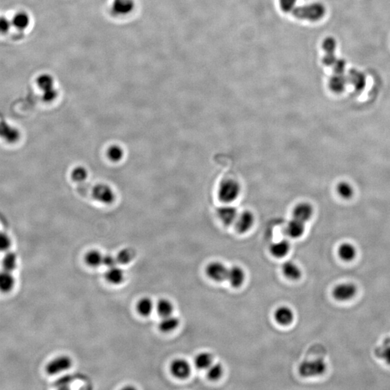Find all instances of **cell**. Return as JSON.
<instances>
[{
    "label": "cell",
    "mask_w": 390,
    "mask_h": 390,
    "mask_svg": "<svg viewBox=\"0 0 390 390\" xmlns=\"http://www.w3.org/2000/svg\"><path fill=\"white\" fill-rule=\"evenodd\" d=\"M313 214V207L308 203H299L293 210V217L305 224L312 218Z\"/></svg>",
    "instance_id": "cell-13"
},
{
    "label": "cell",
    "mask_w": 390,
    "mask_h": 390,
    "mask_svg": "<svg viewBox=\"0 0 390 390\" xmlns=\"http://www.w3.org/2000/svg\"><path fill=\"white\" fill-rule=\"evenodd\" d=\"M297 0H279L280 7L281 9L285 13H290L292 12L296 7Z\"/></svg>",
    "instance_id": "cell-42"
},
{
    "label": "cell",
    "mask_w": 390,
    "mask_h": 390,
    "mask_svg": "<svg viewBox=\"0 0 390 390\" xmlns=\"http://www.w3.org/2000/svg\"><path fill=\"white\" fill-rule=\"evenodd\" d=\"M217 215L219 218L220 219L222 224L226 226H230L231 224L236 222L237 219L238 214L237 210L234 207L231 205H226L219 208L217 210Z\"/></svg>",
    "instance_id": "cell-14"
},
{
    "label": "cell",
    "mask_w": 390,
    "mask_h": 390,
    "mask_svg": "<svg viewBox=\"0 0 390 390\" xmlns=\"http://www.w3.org/2000/svg\"><path fill=\"white\" fill-rule=\"evenodd\" d=\"M274 317L277 323L281 325H288L292 323L294 314L289 307L283 306L276 310Z\"/></svg>",
    "instance_id": "cell-17"
},
{
    "label": "cell",
    "mask_w": 390,
    "mask_h": 390,
    "mask_svg": "<svg viewBox=\"0 0 390 390\" xmlns=\"http://www.w3.org/2000/svg\"><path fill=\"white\" fill-rule=\"evenodd\" d=\"M337 47V40L332 36L326 37L322 42V49L325 53H336Z\"/></svg>",
    "instance_id": "cell-37"
},
{
    "label": "cell",
    "mask_w": 390,
    "mask_h": 390,
    "mask_svg": "<svg viewBox=\"0 0 390 390\" xmlns=\"http://www.w3.org/2000/svg\"><path fill=\"white\" fill-rule=\"evenodd\" d=\"M347 77L348 84L351 85L357 92H361L367 86V79L363 72L352 69L348 72Z\"/></svg>",
    "instance_id": "cell-9"
},
{
    "label": "cell",
    "mask_w": 390,
    "mask_h": 390,
    "mask_svg": "<svg viewBox=\"0 0 390 390\" xmlns=\"http://www.w3.org/2000/svg\"><path fill=\"white\" fill-rule=\"evenodd\" d=\"M117 257V262L120 265H127L134 258V253L130 248H124L119 252Z\"/></svg>",
    "instance_id": "cell-36"
},
{
    "label": "cell",
    "mask_w": 390,
    "mask_h": 390,
    "mask_svg": "<svg viewBox=\"0 0 390 390\" xmlns=\"http://www.w3.org/2000/svg\"><path fill=\"white\" fill-rule=\"evenodd\" d=\"M93 198L103 204H112L115 200V194L111 186L105 184H98L93 188Z\"/></svg>",
    "instance_id": "cell-5"
},
{
    "label": "cell",
    "mask_w": 390,
    "mask_h": 390,
    "mask_svg": "<svg viewBox=\"0 0 390 390\" xmlns=\"http://www.w3.org/2000/svg\"><path fill=\"white\" fill-rule=\"evenodd\" d=\"M227 280L234 288L241 287L245 281L244 271L239 266H233L229 268Z\"/></svg>",
    "instance_id": "cell-15"
},
{
    "label": "cell",
    "mask_w": 390,
    "mask_h": 390,
    "mask_svg": "<svg viewBox=\"0 0 390 390\" xmlns=\"http://www.w3.org/2000/svg\"><path fill=\"white\" fill-rule=\"evenodd\" d=\"M338 58L336 53H324V56L322 58V63L325 66L332 67Z\"/></svg>",
    "instance_id": "cell-45"
},
{
    "label": "cell",
    "mask_w": 390,
    "mask_h": 390,
    "mask_svg": "<svg viewBox=\"0 0 390 390\" xmlns=\"http://www.w3.org/2000/svg\"><path fill=\"white\" fill-rule=\"evenodd\" d=\"M72 360L66 355L57 357L46 364V372L49 375H57L71 368Z\"/></svg>",
    "instance_id": "cell-4"
},
{
    "label": "cell",
    "mask_w": 390,
    "mask_h": 390,
    "mask_svg": "<svg viewBox=\"0 0 390 390\" xmlns=\"http://www.w3.org/2000/svg\"><path fill=\"white\" fill-rule=\"evenodd\" d=\"M3 270L13 272L18 266V257L16 254L8 252L2 260Z\"/></svg>",
    "instance_id": "cell-27"
},
{
    "label": "cell",
    "mask_w": 390,
    "mask_h": 390,
    "mask_svg": "<svg viewBox=\"0 0 390 390\" xmlns=\"http://www.w3.org/2000/svg\"><path fill=\"white\" fill-rule=\"evenodd\" d=\"M236 229L240 233L247 232L252 229L255 222V216L252 212L245 210L238 215L236 220Z\"/></svg>",
    "instance_id": "cell-12"
},
{
    "label": "cell",
    "mask_w": 390,
    "mask_h": 390,
    "mask_svg": "<svg viewBox=\"0 0 390 390\" xmlns=\"http://www.w3.org/2000/svg\"><path fill=\"white\" fill-rule=\"evenodd\" d=\"M58 96V90L54 87L43 91L42 99L46 103L52 102Z\"/></svg>",
    "instance_id": "cell-39"
},
{
    "label": "cell",
    "mask_w": 390,
    "mask_h": 390,
    "mask_svg": "<svg viewBox=\"0 0 390 390\" xmlns=\"http://www.w3.org/2000/svg\"><path fill=\"white\" fill-rule=\"evenodd\" d=\"M241 186L234 179H227L220 184L218 189L219 199L225 203H231L239 198Z\"/></svg>",
    "instance_id": "cell-2"
},
{
    "label": "cell",
    "mask_w": 390,
    "mask_h": 390,
    "mask_svg": "<svg viewBox=\"0 0 390 390\" xmlns=\"http://www.w3.org/2000/svg\"><path fill=\"white\" fill-rule=\"evenodd\" d=\"M348 85V77L345 74L334 73V75L331 76L328 82L329 90L336 94L344 92Z\"/></svg>",
    "instance_id": "cell-11"
},
{
    "label": "cell",
    "mask_w": 390,
    "mask_h": 390,
    "mask_svg": "<svg viewBox=\"0 0 390 390\" xmlns=\"http://www.w3.org/2000/svg\"><path fill=\"white\" fill-rule=\"evenodd\" d=\"M154 309V303L149 298H143L137 303V310L140 315L148 317Z\"/></svg>",
    "instance_id": "cell-30"
},
{
    "label": "cell",
    "mask_w": 390,
    "mask_h": 390,
    "mask_svg": "<svg viewBox=\"0 0 390 390\" xmlns=\"http://www.w3.org/2000/svg\"><path fill=\"white\" fill-rule=\"evenodd\" d=\"M356 248L350 243H343L338 248V255L346 262L352 261L356 257Z\"/></svg>",
    "instance_id": "cell-20"
},
{
    "label": "cell",
    "mask_w": 390,
    "mask_h": 390,
    "mask_svg": "<svg viewBox=\"0 0 390 390\" xmlns=\"http://www.w3.org/2000/svg\"><path fill=\"white\" fill-rule=\"evenodd\" d=\"M357 293V288L351 283H345L338 285L333 289V296L340 301H349Z\"/></svg>",
    "instance_id": "cell-6"
},
{
    "label": "cell",
    "mask_w": 390,
    "mask_h": 390,
    "mask_svg": "<svg viewBox=\"0 0 390 390\" xmlns=\"http://www.w3.org/2000/svg\"><path fill=\"white\" fill-rule=\"evenodd\" d=\"M88 265L92 267H97L103 265V255L98 250H91L85 257Z\"/></svg>",
    "instance_id": "cell-29"
},
{
    "label": "cell",
    "mask_w": 390,
    "mask_h": 390,
    "mask_svg": "<svg viewBox=\"0 0 390 390\" xmlns=\"http://www.w3.org/2000/svg\"><path fill=\"white\" fill-rule=\"evenodd\" d=\"M284 275L288 279L298 280L301 277V271L299 267L293 262L287 261L285 262L282 267Z\"/></svg>",
    "instance_id": "cell-22"
},
{
    "label": "cell",
    "mask_w": 390,
    "mask_h": 390,
    "mask_svg": "<svg viewBox=\"0 0 390 390\" xmlns=\"http://www.w3.org/2000/svg\"><path fill=\"white\" fill-rule=\"evenodd\" d=\"M376 354L390 365V338H386L376 350Z\"/></svg>",
    "instance_id": "cell-32"
},
{
    "label": "cell",
    "mask_w": 390,
    "mask_h": 390,
    "mask_svg": "<svg viewBox=\"0 0 390 390\" xmlns=\"http://www.w3.org/2000/svg\"><path fill=\"white\" fill-rule=\"evenodd\" d=\"M347 62L344 59L338 58L332 68L334 73L345 74L346 73Z\"/></svg>",
    "instance_id": "cell-40"
},
{
    "label": "cell",
    "mask_w": 390,
    "mask_h": 390,
    "mask_svg": "<svg viewBox=\"0 0 390 390\" xmlns=\"http://www.w3.org/2000/svg\"><path fill=\"white\" fill-rule=\"evenodd\" d=\"M107 156L113 162H119L123 158L124 151L120 146L114 145L107 150Z\"/></svg>",
    "instance_id": "cell-34"
},
{
    "label": "cell",
    "mask_w": 390,
    "mask_h": 390,
    "mask_svg": "<svg viewBox=\"0 0 390 390\" xmlns=\"http://www.w3.org/2000/svg\"><path fill=\"white\" fill-rule=\"evenodd\" d=\"M290 250V244L286 240L277 241L270 246V253L277 258H282L288 255Z\"/></svg>",
    "instance_id": "cell-23"
},
{
    "label": "cell",
    "mask_w": 390,
    "mask_h": 390,
    "mask_svg": "<svg viewBox=\"0 0 390 390\" xmlns=\"http://www.w3.org/2000/svg\"><path fill=\"white\" fill-rule=\"evenodd\" d=\"M106 281L110 284L114 285L120 284L124 280V272L120 267L115 266L108 268V270L105 274Z\"/></svg>",
    "instance_id": "cell-21"
},
{
    "label": "cell",
    "mask_w": 390,
    "mask_h": 390,
    "mask_svg": "<svg viewBox=\"0 0 390 390\" xmlns=\"http://www.w3.org/2000/svg\"><path fill=\"white\" fill-rule=\"evenodd\" d=\"M336 191L342 199L346 200L351 199L355 193L354 188L348 182L338 183L336 186Z\"/></svg>",
    "instance_id": "cell-26"
},
{
    "label": "cell",
    "mask_w": 390,
    "mask_h": 390,
    "mask_svg": "<svg viewBox=\"0 0 390 390\" xmlns=\"http://www.w3.org/2000/svg\"><path fill=\"white\" fill-rule=\"evenodd\" d=\"M228 271L229 268L219 262H211L206 268L207 275L216 282H222L227 279Z\"/></svg>",
    "instance_id": "cell-7"
},
{
    "label": "cell",
    "mask_w": 390,
    "mask_h": 390,
    "mask_svg": "<svg viewBox=\"0 0 390 390\" xmlns=\"http://www.w3.org/2000/svg\"><path fill=\"white\" fill-rule=\"evenodd\" d=\"M12 26L13 25H12L11 20H9L5 16H0V34L1 35L8 34Z\"/></svg>",
    "instance_id": "cell-43"
},
{
    "label": "cell",
    "mask_w": 390,
    "mask_h": 390,
    "mask_svg": "<svg viewBox=\"0 0 390 390\" xmlns=\"http://www.w3.org/2000/svg\"><path fill=\"white\" fill-rule=\"evenodd\" d=\"M15 286V278L12 272L0 271V292L8 293L13 291Z\"/></svg>",
    "instance_id": "cell-16"
},
{
    "label": "cell",
    "mask_w": 390,
    "mask_h": 390,
    "mask_svg": "<svg viewBox=\"0 0 390 390\" xmlns=\"http://www.w3.org/2000/svg\"><path fill=\"white\" fill-rule=\"evenodd\" d=\"M327 370V364L322 358L304 360L300 364L298 372L303 377H318Z\"/></svg>",
    "instance_id": "cell-3"
},
{
    "label": "cell",
    "mask_w": 390,
    "mask_h": 390,
    "mask_svg": "<svg viewBox=\"0 0 390 390\" xmlns=\"http://www.w3.org/2000/svg\"><path fill=\"white\" fill-rule=\"evenodd\" d=\"M291 13L295 18L300 20L317 22L325 16L327 9L323 3L315 2L301 6H296Z\"/></svg>",
    "instance_id": "cell-1"
},
{
    "label": "cell",
    "mask_w": 390,
    "mask_h": 390,
    "mask_svg": "<svg viewBox=\"0 0 390 390\" xmlns=\"http://www.w3.org/2000/svg\"><path fill=\"white\" fill-rule=\"evenodd\" d=\"M213 355L208 352H203L197 355L194 359L195 367L200 370L208 369L213 364Z\"/></svg>",
    "instance_id": "cell-25"
},
{
    "label": "cell",
    "mask_w": 390,
    "mask_h": 390,
    "mask_svg": "<svg viewBox=\"0 0 390 390\" xmlns=\"http://www.w3.org/2000/svg\"><path fill=\"white\" fill-rule=\"evenodd\" d=\"M207 370H208L207 376L210 380H217L224 374V368L221 364L218 363L212 364Z\"/></svg>",
    "instance_id": "cell-35"
},
{
    "label": "cell",
    "mask_w": 390,
    "mask_h": 390,
    "mask_svg": "<svg viewBox=\"0 0 390 390\" xmlns=\"http://www.w3.org/2000/svg\"><path fill=\"white\" fill-rule=\"evenodd\" d=\"M11 21L14 27L18 30L23 31L30 25V15L26 12L19 11L13 15Z\"/></svg>",
    "instance_id": "cell-19"
},
{
    "label": "cell",
    "mask_w": 390,
    "mask_h": 390,
    "mask_svg": "<svg viewBox=\"0 0 390 390\" xmlns=\"http://www.w3.org/2000/svg\"><path fill=\"white\" fill-rule=\"evenodd\" d=\"M171 372L174 377L178 379H186L191 373L190 364L182 358L174 360L171 365Z\"/></svg>",
    "instance_id": "cell-10"
},
{
    "label": "cell",
    "mask_w": 390,
    "mask_h": 390,
    "mask_svg": "<svg viewBox=\"0 0 390 390\" xmlns=\"http://www.w3.org/2000/svg\"><path fill=\"white\" fill-rule=\"evenodd\" d=\"M157 313L161 317H167L172 315L174 312V305L172 301L168 299L163 298L158 301L155 306Z\"/></svg>",
    "instance_id": "cell-28"
},
{
    "label": "cell",
    "mask_w": 390,
    "mask_h": 390,
    "mask_svg": "<svg viewBox=\"0 0 390 390\" xmlns=\"http://www.w3.org/2000/svg\"><path fill=\"white\" fill-rule=\"evenodd\" d=\"M305 231V222L293 217V220L288 222L286 228V234L290 237L296 239L301 237Z\"/></svg>",
    "instance_id": "cell-18"
},
{
    "label": "cell",
    "mask_w": 390,
    "mask_h": 390,
    "mask_svg": "<svg viewBox=\"0 0 390 390\" xmlns=\"http://www.w3.org/2000/svg\"><path fill=\"white\" fill-rule=\"evenodd\" d=\"M135 8L134 0H113L111 10L116 16H125L133 11Z\"/></svg>",
    "instance_id": "cell-8"
},
{
    "label": "cell",
    "mask_w": 390,
    "mask_h": 390,
    "mask_svg": "<svg viewBox=\"0 0 390 390\" xmlns=\"http://www.w3.org/2000/svg\"><path fill=\"white\" fill-rule=\"evenodd\" d=\"M179 324V319L173 315L162 317L159 323V329L163 332H170L177 329Z\"/></svg>",
    "instance_id": "cell-24"
},
{
    "label": "cell",
    "mask_w": 390,
    "mask_h": 390,
    "mask_svg": "<svg viewBox=\"0 0 390 390\" xmlns=\"http://www.w3.org/2000/svg\"><path fill=\"white\" fill-rule=\"evenodd\" d=\"M0 136L5 138L6 141L13 143L18 140L19 134L16 129L12 128L8 124H0Z\"/></svg>",
    "instance_id": "cell-31"
},
{
    "label": "cell",
    "mask_w": 390,
    "mask_h": 390,
    "mask_svg": "<svg viewBox=\"0 0 390 390\" xmlns=\"http://www.w3.org/2000/svg\"><path fill=\"white\" fill-rule=\"evenodd\" d=\"M117 257L112 256L111 255H103V265H105L107 268H111L117 266Z\"/></svg>",
    "instance_id": "cell-44"
},
{
    "label": "cell",
    "mask_w": 390,
    "mask_h": 390,
    "mask_svg": "<svg viewBox=\"0 0 390 390\" xmlns=\"http://www.w3.org/2000/svg\"><path fill=\"white\" fill-rule=\"evenodd\" d=\"M72 180L77 182H83L88 177V172L82 166H77L72 170L71 173Z\"/></svg>",
    "instance_id": "cell-38"
},
{
    "label": "cell",
    "mask_w": 390,
    "mask_h": 390,
    "mask_svg": "<svg viewBox=\"0 0 390 390\" xmlns=\"http://www.w3.org/2000/svg\"><path fill=\"white\" fill-rule=\"evenodd\" d=\"M36 83H37L39 89L44 91L45 90L51 89L53 87L54 80H53L52 76L49 74H41L36 79Z\"/></svg>",
    "instance_id": "cell-33"
},
{
    "label": "cell",
    "mask_w": 390,
    "mask_h": 390,
    "mask_svg": "<svg viewBox=\"0 0 390 390\" xmlns=\"http://www.w3.org/2000/svg\"><path fill=\"white\" fill-rule=\"evenodd\" d=\"M11 239L5 233H0V252H8L11 247Z\"/></svg>",
    "instance_id": "cell-41"
}]
</instances>
